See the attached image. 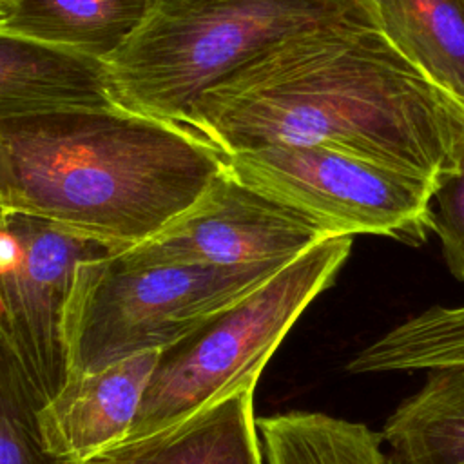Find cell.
<instances>
[{
  "label": "cell",
  "mask_w": 464,
  "mask_h": 464,
  "mask_svg": "<svg viewBox=\"0 0 464 464\" xmlns=\"http://www.w3.org/2000/svg\"><path fill=\"white\" fill-rule=\"evenodd\" d=\"M183 125L225 156L321 145L437 187L464 165V102L375 22L317 27L274 44L207 89Z\"/></svg>",
  "instance_id": "1"
},
{
  "label": "cell",
  "mask_w": 464,
  "mask_h": 464,
  "mask_svg": "<svg viewBox=\"0 0 464 464\" xmlns=\"http://www.w3.org/2000/svg\"><path fill=\"white\" fill-rule=\"evenodd\" d=\"M223 170L225 154L188 127L123 111L0 121V210L112 252L161 230Z\"/></svg>",
  "instance_id": "2"
},
{
  "label": "cell",
  "mask_w": 464,
  "mask_h": 464,
  "mask_svg": "<svg viewBox=\"0 0 464 464\" xmlns=\"http://www.w3.org/2000/svg\"><path fill=\"white\" fill-rule=\"evenodd\" d=\"M375 22L373 0H149L132 34L103 60L116 105L183 125L188 109L274 44L317 27Z\"/></svg>",
  "instance_id": "3"
},
{
  "label": "cell",
  "mask_w": 464,
  "mask_h": 464,
  "mask_svg": "<svg viewBox=\"0 0 464 464\" xmlns=\"http://www.w3.org/2000/svg\"><path fill=\"white\" fill-rule=\"evenodd\" d=\"M353 236H330L160 352L125 439L167 428L256 382L304 308L350 256Z\"/></svg>",
  "instance_id": "4"
},
{
  "label": "cell",
  "mask_w": 464,
  "mask_h": 464,
  "mask_svg": "<svg viewBox=\"0 0 464 464\" xmlns=\"http://www.w3.org/2000/svg\"><path fill=\"white\" fill-rule=\"evenodd\" d=\"M286 265L134 266L114 252L82 259L65 314L71 373L167 348Z\"/></svg>",
  "instance_id": "5"
},
{
  "label": "cell",
  "mask_w": 464,
  "mask_h": 464,
  "mask_svg": "<svg viewBox=\"0 0 464 464\" xmlns=\"http://www.w3.org/2000/svg\"><path fill=\"white\" fill-rule=\"evenodd\" d=\"M225 167L332 236L372 234L417 246L431 232L435 183L337 149L265 145L227 154Z\"/></svg>",
  "instance_id": "6"
},
{
  "label": "cell",
  "mask_w": 464,
  "mask_h": 464,
  "mask_svg": "<svg viewBox=\"0 0 464 464\" xmlns=\"http://www.w3.org/2000/svg\"><path fill=\"white\" fill-rule=\"evenodd\" d=\"M105 252L40 218L0 210V334L45 401L71 373L65 314L76 266Z\"/></svg>",
  "instance_id": "7"
},
{
  "label": "cell",
  "mask_w": 464,
  "mask_h": 464,
  "mask_svg": "<svg viewBox=\"0 0 464 464\" xmlns=\"http://www.w3.org/2000/svg\"><path fill=\"white\" fill-rule=\"evenodd\" d=\"M330 236L314 219L250 188L225 167L161 230L114 254L134 266L286 265Z\"/></svg>",
  "instance_id": "8"
},
{
  "label": "cell",
  "mask_w": 464,
  "mask_h": 464,
  "mask_svg": "<svg viewBox=\"0 0 464 464\" xmlns=\"http://www.w3.org/2000/svg\"><path fill=\"white\" fill-rule=\"evenodd\" d=\"M160 352H141L96 370L69 373L38 411L45 446L60 457L82 460L123 440Z\"/></svg>",
  "instance_id": "9"
},
{
  "label": "cell",
  "mask_w": 464,
  "mask_h": 464,
  "mask_svg": "<svg viewBox=\"0 0 464 464\" xmlns=\"http://www.w3.org/2000/svg\"><path fill=\"white\" fill-rule=\"evenodd\" d=\"M118 111L103 62L0 33V121Z\"/></svg>",
  "instance_id": "10"
},
{
  "label": "cell",
  "mask_w": 464,
  "mask_h": 464,
  "mask_svg": "<svg viewBox=\"0 0 464 464\" xmlns=\"http://www.w3.org/2000/svg\"><path fill=\"white\" fill-rule=\"evenodd\" d=\"M78 464H265L254 388L152 433L123 439Z\"/></svg>",
  "instance_id": "11"
},
{
  "label": "cell",
  "mask_w": 464,
  "mask_h": 464,
  "mask_svg": "<svg viewBox=\"0 0 464 464\" xmlns=\"http://www.w3.org/2000/svg\"><path fill=\"white\" fill-rule=\"evenodd\" d=\"M149 0H24L0 33L103 62L138 27Z\"/></svg>",
  "instance_id": "12"
},
{
  "label": "cell",
  "mask_w": 464,
  "mask_h": 464,
  "mask_svg": "<svg viewBox=\"0 0 464 464\" xmlns=\"http://www.w3.org/2000/svg\"><path fill=\"white\" fill-rule=\"evenodd\" d=\"M382 426L393 464H464V366L426 372Z\"/></svg>",
  "instance_id": "13"
},
{
  "label": "cell",
  "mask_w": 464,
  "mask_h": 464,
  "mask_svg": "<svg viewBox=\"0 0 464 464\" xmlns=\"http://www.w3.org/2000/svg\"><path fill=\"white\" fill-rule=\"evenodd\" d=\"M390 40L464 102V0H373Z\"/></svg>",
  "instance_id": "14"
},
{
  "label": "cell",
  "mask_w": 464,
  "mask_h": 464,
  "mask_svg": "<svg viewBox=\"0 0 464 464\" xmlns=\"http://www.w3.org/2000/svg\"><path fill=\"white\" fill-rule=\"evenodd\" d=\"M266 464H393L381 433L315 411L257 419Z\"/></svg>",
  "instance_id": "15"
},
{
  "label": "cell",
  "mask_w": 464,
  "mask_h": 464,
  "mask_svg": "<svg viewBox=\"0 0 464 464\" xmlns=\"http://www.w3.org/2000/svg\"><path fill=\"white\" fill-rule=\"evenodd\" d=\"M464 366V304L430 306L392 326L348 362L350 373Z\"/></svg>",
  "instance_id": "16"
},
{
  "label": "cell",
  "mask_w": 464,
  "mask_h": 464,
  "mask_svg": "<svg viewBox=\"0 0 464 464\" xmlns=\"http://www.w3.org/2000/svg\"><path fill=\"white\" fill-rule=\"evenodd\" d=\"M45 397L0 334V464H78L53 453L42 437L38 411Z\"/></svg>",
  "instance_id": "17"
},
{
  "label": "cell",
  "mask_w": 464,
  "mask_h": 464,
  "mask_svg": "<svg viewBox=\"0 0 464 464\" xmlns=\"http://www.w3.org/2000/svg\"><path fill=\"white\" fill-rule=\"evenodd\" d=\"M431 232L440 241L448 270L464 283V165L433 192Z\"/></svg>",
  "instance_id": "18"
},
{
  "label": "cell",
  "mask_w": 464,
  "mask_h": 464,
  "mask_svg": "<svg viewBox=\"0 0 464 464\" xmlns=\"http://www.w3.org/2000/svg\"><path fill=\"white\" fill-rule=\"evenodd\" d=\"M22 4L24 0H0V20L13 14Z\"/></svg>",
  "instance_id": "19"
}]
</instances>
